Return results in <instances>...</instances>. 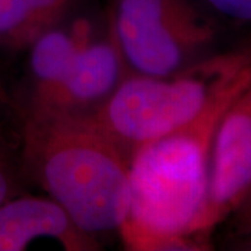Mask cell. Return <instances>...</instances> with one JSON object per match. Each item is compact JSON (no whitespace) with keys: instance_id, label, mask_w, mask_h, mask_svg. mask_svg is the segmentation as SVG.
<instances>
[{"instance_id":"6da1fadb","label":"cell","mask_w":251,"mask_h":251,"mask_svg":"<svg viewBox=\"0 0 251 251\" xmlns=\"http://www.w3.org/2000/svg\"><path fill=\"white\" fill-rule=\"evenodd\" d=\"M250 81L233 87L197 119L137 148L128 161L131 201L120 234L130 250H206L194 232L205 200L216 127Z\"/></svg>"},{"instance_id":"7a4b0ae2","label":"cell","mask_w":251,"mask_h":251,"mask_svg":"<svg viewBox=\"0 0 251 251\" xmlns=\"http://www.w3.org/2000/svg\"><path fill=\"white\" fill-rule=\"evenodd\" d=\"M23 159L31 177L84 232L97 237L120 230L131 201L128 163L82 115L24 109Z\"/></svg>"},{"instance_id":"3957f363","label":"cell","mask_w":251,"mask_h":251,"mask_svg":"<svg viewBox=\"0 0 251 251\" xmlns=\"http://www.w3.org/2000/svg\"><path fill=\"white\" fill-rule=\"evenodd\" d=\"M250 80L251 38L172 75L128 73L99 108L82 116L116 145L128 163L143 144L188 125L227 91Z\"/></svg>"},{"instance_id":"277c9868","label":"cell","mask_w":251,"mask_h":251,"mask_svg":"<svg viewBox=\"0 0 251 251\" xmlns=\"http://www.w3.org/2000/svg\"><path fill=\"white\" fill-rule=\"evenodd\" d=\"M108 21L128 72L151 77L201 60L218 35L215 17L194 0H112Z\"/></svg>"},{"instance_id":"5b68a950","label":"cell","mask_w":251,"mask_h":251,"mask_svg":"<svg viewBox=\"0 0 251 251\" xmlns=\"http://www.w3.org/2000/svg\"><path fill=\"white\" fill-rule=\"evenodd\" d=\"M251 187V82L221 117L211 145L208 181L194 232L209 240Z\"/></svg>"},{"instance_id":"8992f818","label":"cell","mask_w":251,"mask_h":251,"mask_svg":"<svg viewBox=\"0 0 251 251\" xmlns=\"http://www.w3.org/2000/svg\"><path fill=\"white\" fill-rule=\"evenodd\" d=\"M112 25L106 36L77 50L69 70L53 88L31 95L24 109H50L90 115L115 92L128 74Z\"/></svg>"},{"instance_id":"52a82bcc","label":"cell","mask_w":251,"mask_h":251,"mask_svg":"<svg viewBox=\"0 0 251 251\" xmlns=\"http://www.w3.org/2000/svg\"><path fill=\"white\" fill-rule=\"evenodd\" d=\"M36 239H54L67 251L100 249L52 198L16 196L0 204V251L25 250Z\"/></svg>"},{"instance_id":"ba28073f","label":"cell","mask_w":251,"mask_h":251,"mask_svg":"<svg viewBox=\"0 0 251 251\" xmlns=\"http://www.w3.org/2000/svg\"><path fill=\"white\" fill-rule=\"evenodd\" d=\"M74 0H0V46L24 50L56 27Z\"/></svg>"},{"instance_id":"9c48e42d","label":"cell","mask_w":251,"mask_h":251,"mask_svg":"<svg viewBox=\"0 0 251 251\" xmlns=\"http://www.w3.org/2000/svg\"><path fill=\"white\" fill-rule=\"evenodd\" d=\"M28 50L29 72L34 80L31 95H36L53 88L64 78L78 49L70 31L56 25L36 38Z\"/></svg>"},{"instance_id":"30bf717a","label":"cell","mask_w":251,"mask_h":251,"mask_svg":"<svg viewBox=\"0 0 251 251\" xmlns=\"http://www.w3.org/2000/svg\"><path fill=\"white\" fill-rule=\"evenodd\" d=\"M211 14L251 31V0H197Z\"/></svg>"},{"instance_id":"8fae6325","label":"cell","mask_w":251,"mask_h":251,"mask_svg":"<svg viewBox=\"0 0 251 251\" xmlns=\"http://www.w3.org/2000/svg\"><path fill=\"white\" fill-rule=\"evenodd\" d=\"M232 234L234 237H239L243 234L249 233L251 230V187L244 196L242 202L232 212V215L227 218Z\"/></svg>"},{"instance_id":"7c38bea8","label":"cell","mask_w":251,"mask_h":251,"mask_svg":"<svg viewBox=\"0 0 251 251\" xmlns=\"http://www.w3.org/2000/svg\"><path fill=\"white\" fill-rule=\"evenodd\" d=\"M16 196H18L17 179L4 153L0 150V204Z\"/></svg>"},{"instance_id":"4fadbf2b","label":"cell","mask_w":251,"mask_h":251,"mask_svg":"<svg viewBox=\"0 0 251 251\" xmlns=\"http://www.w3.org/2000/svg\"><path fill=\"white\" fill-rule=\"evenodd\" d=\"M233 249L236 250H249L251 251V230L249 233L234 237L233 243H232Z\"/></svg>"}]
</instances>
